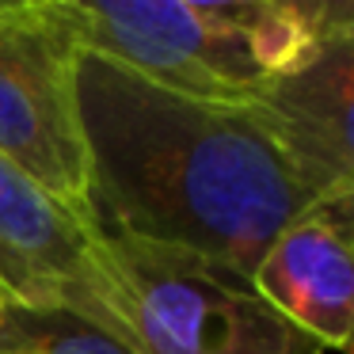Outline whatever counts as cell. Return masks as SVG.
Returning <instances> with one entry per match:
<instances>
[{"label":"cell","mask_w":354,"mask_h":354,"mask_svg":"<svg viewBox=\"0 0 354 354\" xmlns=\"http://www.w3.org/2000/svg\"><path fill=\"white\" fill-rule=\"evenodd\" d=\"M88 221L0 153V293L88 313Z\"/></svg>","instance_id":"7"},{"label":"cell","mask_w":354,"mask_h":354,"mask_svg":"<svg viewBox=\"0 0 354 354\" xmlns=\"http://www.w3.org/2000/svg\"><path fill=\"white\" fill-rule=\"evenodd\" d=\"M248 103L324 194H354V27L320 35Z\"/></svg>","instance_id":"6"},{"label":"cell","mask_w":354,"mask_h":354,"mask_svg":"<svg viewBox=\"0 0 354 354\" xmlns=\"http://www.w3.org/2000/svg\"><path fill=\"white\" fill-rule=\"evenodd\" d=\"M354 194L328 198L290 221L252 270V290L316 346L354 339Z\"/></svg>","instance_id":"5"},{"label":"cell","mask_w":354,"mask_h":354,"mask_svg":"<svg viewBox=\"0 0 354 354\" xmlns=\"http://www.w3.org/2000/svg\"><path fill=\"white\" fill-rule=\"evenodd\" d=\"M77 118L92 232L183 248L252 282L270 240L328 198L252 103L183 95L80 50Z\"/></svg>","instance_id":"1"},{"label":"cell","mask_w":354,"mask_h":354,"mask_svg":"<svg viewBox=\"0 0 354 354\" xmlns=\"http://www.w3.org/2000/svg\"><path fill=\"white\" fill-rule=\"evenodd\" d=\"M316 354H320V351H316Z\"/></svg>","instance_id":"13"},{"label":"cell","mask_w":354,"mask_h":354,"mask_svg":"<svg viewBox=\"0 0 354 354\" xmlns=\"http://www.w3.org/2000/svg\"><path fill=\"white\" fill-rule=\"evenodd\" d=\"M84 46L183 95L248 103L278 77L255 42L202 19L183 0H69Z\"/></svg>","instance_id":"4"},{"label":"cell","mask_w":354,"mask_h":354,"mask_svg":"<svg viewBox=\"0 0 354 354\" xmlns=\"http://www.w3.org/2000/svg\"><path fill=\"white\" fill-rule=\"evenodd\" d=\"M183 4L191 12H198L202 19H209V24L255 42L278 73L297 65L320 39L305 19L278 8L274 0H183Z\"/></svg>","instance_id":"9"},{"label":"cell","mask_w":354,"mask_h":354,"mask_svg":"<svg viewBox=\"0 0 354 354\" xmlns=\"http://www.w3.org/2000/svg\"><path fill=\"white\" fill-rule=\"evenodd\" d=\"M0 354H133L107 324L73 305L0 301Z\"/></svg>","instance_id":"8"},{"label":"cell","mask_w":354,"mask_h":354,"mask_svg":"<svg viewBox=\"0 0 354 354\" xmlns=\"http://www.w3.org/2000/svg\"><path fill=\"white\" fill-rule=\"evenodd\" d=\"M0 301H4V293H0Z\"/></svg>","instance_id":"12"},{"label":"cell","mask_w":354,"mask_h":354,"mask_svg":"<svg viewBox=\"0 0 354 354\" xmlns=\"http://www.w3.org/2000/svg\"><path fill=\"white\" fill-rule=\"evenodd\" d=\"M80 50L84 31L69 0L0 8V153L88 221V164L77 118Z\"/></svg>","instance_id":"3"},{"label":"cell","mask_w":354,"mask_h":354,"mask_svg":"<svg viewBox=\"0 0 354 354\" xmlns=\"http://www.w3.org/2000/svg\"><path fill=\"white\" fill-rule=\"evenodd\" d=\"M274 4L305 19L316 35L354 27V0H274Z\"/></svg>","instance_id":"10"},{"label":"cell","mask_w":354,"mask_h":354,"mask_svg":"<svg viewBox=\"0 0 354 354\" xmlns=\"http://www.w3.org/2000/svg\"><path fill=\"white\" fill-rule=\"evenodd\" d=\"M88 316L133 354H316L248 278L183 248L92 236Z\"/></svg>","instance_id":"2"},{"label":"cell","mask_w":354,"mask_h":354,"mask_svg":"<svg viewBox=\"0 0 354 354\" xmlns=\"http://www.w3.org/2000/svg\"><path fill=\"white\" fill-rule=\"evenodd\" d=\"M8 4H31V0H0V8H8Z\"/></svg>","instance_id":"11"}]
</instances>
